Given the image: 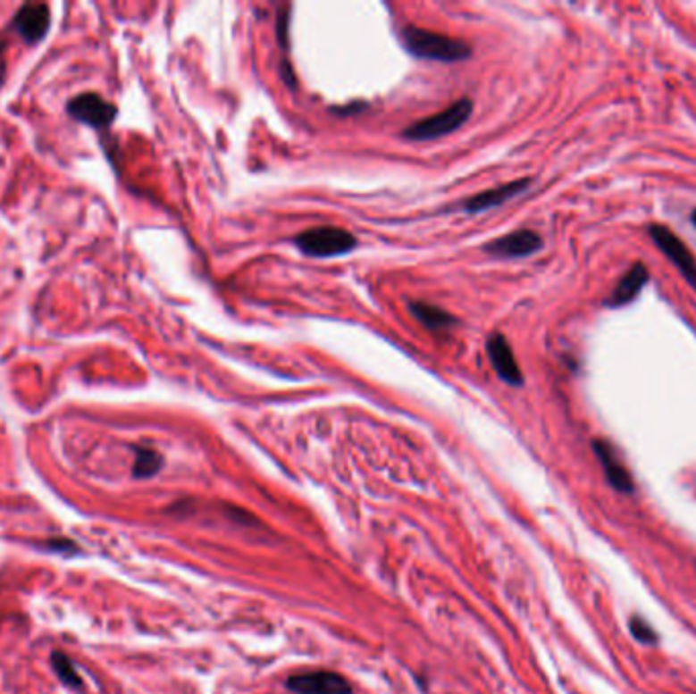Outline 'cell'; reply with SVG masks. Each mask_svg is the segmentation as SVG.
<instances>
[{
  "label": "cell",
  "instance_id": "6da1fadb",
  "mask_svg": "<svg viewBox=\"0 0 696 694\" xmlns=\"http://www.w3.org/2000/svg\"><path fill=\"white\" fill-rule=\"evenodd\" d=\"M399 39L407 54L420 57V60L457 63L473 55V49L468 43L420 27H403L399 31Z\"/></svg>",
  "mask_w": 696,
  "mask_h": 694
},
{
  "label": "cell",
  "instance_id": "7a4b0ae2",
  "mask_svg": "<svg viewBox=\"0 0 696 694\" xmlns=\"http://www.w3.org/2000/svg\"><path fill=\"white\" fill-rule=\"evenodd\" d=\"M471 114L473 100L460 98L446 108V111L409 124L401 135L403 138H409V141H432V138H440L454 133V130L463 127V124L471 119Z\"/></svg>",
  "mask_w": 696,
  "mask_h": 694
},
{
  "label": "cell",
  "instance_id": "3957f363",
  "mask_svg": "<svg viewBox=\"0 0 696 694\" xmlns=\"http://www.w3.org/2000/svg\"><path fill=\"white\" fill-rule=\"evenodd\" d=\"M293 243L307 257L328 259L340 257L356 248V237L353 232L336 229V226H320V229H310L293 238Z\"/></svg>",
  "mask_w": 696,
  "mask_h": 694
},
{
  "label": "cell",
  "instance_id": "277c9868",
  "mask_svg": "<svg viewBox=\"0 0 696 694\" xmlns=\"http://www.w3.org/2000/svg\"><path fill=\"white\" fill-rule=\"evenodd\" d=\"M648 230H650V237L654 238V243L659 251H662L666 257H668L674 265H676V269L680 273H683L688 286L696 289V259H694V255L691 253V248H688L683 240L674 235L668 226L654 224V226H650Z\"/></svg>",
  "mask_w": 696,
  "mask_h": 694
},
{
  "label": "cell",
  "instance_id": "5b68a950",
  "mask_svg": "<svg viewBox=\"0 0 696 694\" xmlns=\"http://www.w3.org/2000/svg\"><path fill=\"white\" fill-rule=\"evenodd\" d=\"M68 114L71 119L88 124V127L105 130L114 122L116 114H119V108H116L113 102L102 98L100 94L86 92L68 102Z\"/></svg>",
  "mask_w": 696,
  "mask_h": 694
},
{
  "label": "cell",
  "instance_id": "8992f818",
  "mask_svg": "<svg viewBox=\"0 0 696 694\" xmlns=\"http://www.w3.org/2000/svg\"><path fill=\"white\" fill-rule=\"evenodd\" d=\"M541 247H544V243H541V237L538 232H533L530 229H522L501 238L489 240V243L482 247V251L497 259H522L538 253Z\"/></svg>",
  "mask_w": 696,
  "mask_h": 694
},
{
  "label": "cell",
  "instance_id": "52a82bcc",
  "mask_svg": "<svg viewBox=\"0 0 696 694\" xmlns=\"http://www.w3.org/2000/svg\"><path fill=\"white\" fill-rule=\"evenodd\" d=\"M288 689L296 694H353V686L340 674L326 670L291 676Z\"/></svg>",
  "mask_w": 696,
  "mask_h": 694
},
{
  "label": "cell",
  "instance_id": "ba28073f",
  "mask_svg": "<svg viewBox=\"0 0 696 694\" xmlns=\"http://www.w3.org/2000/svg\"><path fill=\"white\" fill-rule=\"evenodd\" d=\"M487 355L489 361L493 364V369L497 375H499L501 381H505L511 387H522L524 385V375L522 369L516 361V355L509 347L507 339L503 334L493 332L487 339Z\"/></svg>",
  "mask_w": 696,
  "mask_h": 694
},
{
  "label": "cell",
  "instance_id": "9c48e42d",
  "mask_svg": "<svg viewBox=\"0 0 696 694\" xmlns=\"http://www.w3.org/2000/svg\"><path fill=\"white\" fill-rule=\"evenodd\" d=\"M13 23L25 43H39L51 23L49 6L46 3H27L14 14Z\"/></svg>",
  "mask_w": 696,
  "mask_h": 694
},
{
  "label": "cell",
  "instance_id": "30bf717a",
  "mask_svg": "<svg viewBox=\"0 0 696 694\" xmlns=\"http://www.w3.org/2000/svg\"><path fill=\"white\" fill-rule=\"evenodd\" d=\"M592 450H595L599 463H600V466H603L605 477H607V481H609V485L615 489V491L632 495L633 489H635L633 481H632V477H629L627 469L623 466V463L617 456V452H615L611 444L597 438V440H592Z\"/></svg>",
  "mask_w": 696,
  "mask_h": 694
},
{
  "label": "cell",
  "instance_id": "8fae6325",
  "mask_svg": "<svg viewBox=\"0 0 696 694\" xmlns=\"http://www.w3.org/2000/svg\"><path fill=\"white\" fill-rule=\"evenodd\" d=\"M530 184H532L530 178H522V180L511 181V184H503L499 188L487 189V192H481V194L473 196L471 200H466L465 210L471 212V214H476V212H485L489 208H497V206H501V204L509 202L511 198H516L517 194H522L524 189L530 188Z\"/></svg>",
  "mask_w": 696,
  "mask_h": 694
},
{
  "label": "cell",
  "instance_id": "7c38bea8",
  "mask_svg": "<svg viewBox=\"0 0 696 694\" xmlns=\"http://www.w3.org/2000/svg\"><path fill=\"white\" fill-rule=\"evenodd\" d=\"M648 281L650 273L646 265H643V263H635V265L621 277L617 286L613 288L611 296L605 299V305H609V308H621V305L633 302Z\"/></svg>",
  "mask_w": 696,
  "mask_h": 694
},
{
  "label": "cell",
  "instance_id": "4fadbf2b",
  "mask_svg": "<svg viewBox=\"0 0 696 694\" xmlns=\"http://www.w3.org/2000/svg\"><path fill=\"white\" fill-rule=\"evenodd\" d=\"M409 312H412V316L417 320V322L434 332L449 330V328L458 324V320L454 318L452 314L426 302H409Z\"/></svg>",
  "mask_w": 696,
  "mask_h": 694
},
{
  "label": "cell",
  "instance_id": "5bb4252c",
  "mask_svg": "<svg viewBox=\"0 0 696 694\" xmlns=\"http://www.w3.org/2000/svg\"><path fill=\"white\" fill-rule=\"evenodd\" d=\"M164 466V456L153 448H137L135 458V469L133 474L137 479H149L153 474H157Z\"/></svg>",
  "mask_w": 696,
  "mask_h": 694
},
{
  "label": "cell",
  "instance_id": "9a60e30c",
  "mask_svg": "<svg viewBox=\"0 0 696 694\" xmlns=\"http://www.w3.org/2000/svg\"><path fill=\"white\" fill-rule=\"evenodd\" d=\"M51 662H54V668L63 684H68L70 689H80V686H82V678L78 676V670L68 656L62 652H54L51 654Z\"/></svg>",
  "mask_w": 696,
  "mask_h": 694
},
{
  "label": "cell",
  "instance_id": "2e32d148",
  "mask_svg": "<svg viewBox=\"0 0 696 694\" xmlns=\"http://www.w3.org/2000/svg\"><path fill=\"white\" fill-rule=\"evenodd\" d=\"M629 625H632V635L640 641V644H656L658 641V635L654 633V630H651L650 623H646L641 617H633Z\"/></svg>",
  "mask_w": 696,
  "mask_h": 694
},
{
  "label": "cell",
  "instance_id": "e0dca14e",
  "mask_svg": "<svg viewBox=\"0 0 696 694\" xmlns=\"http://www.w3.org/2000/svg\"><path fill=\"white\" fill-rule=\"evenodd\" d=\"M277 41L283 51H289V6H281L277 13Z\"/></svg>",
  "mask_w": 696,
  "mask_h": 694
},
{
  "label": "cell",
  "instance_id": "ac0fdd59",
  "mask_svg": "<svg viewBox=\"0 0 696 694\" xmlns=\"http://www.w3.org/2000/svg\"><path fill=\"white\" fill-rule=\"evenodd\" d=\"M6 49H9V43L0 35V86H3L6 78Z\"/></svg>",
  "mask_w": 696,
  "mask_h": 694
},
{
  "label": "cell",
  "instance_id": "d6986e66",
  "mask_svg": "<svg viewBox=\"0 0 696 694\" xmlns=\"http://www.w3.org/2000/svg\"><path fill=\"white\" fill-rule=\"evenodd\" d=\"M691 221H692V224H694V226H696V210H694V212H692V216H691Z\"/></svg>",
  "mask_w": 696,
  "mask_h": 694
}]
</instances>
